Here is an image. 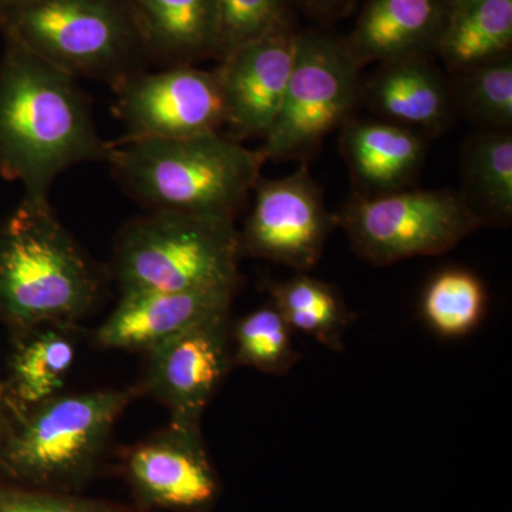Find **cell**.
Returning <instances> with one entry per match:
<instances>
[{"label":"cell","mask_w":512,"mask_h":512,"mask_svg":"<svg viewBox=\"0 0 512 512\" xmlns=\"http://www.w3.org/2000/svg\"><path fill=\"white\" fill-rule=\"evenodd\" d=\"M0 30L70 76L111 89L153 64L131 0H39L0 20Z\"/></svg>","instance_id":"277c9868"},{"label":"cell","mask_w":512,"mask_h":512,"mask_svg":"<svg viewBox=\"0 0 512 512\" xmlns=\"http://www.w3.org/2000/svg\"><path fill=\"white\" fill-rule=\"evenodd\" d=\"M113 92L114 114L126 127L121 138L173 140L224 127V100L215 70L195 64L144 70Z\"/></svg>","instance_id":"9c48e42d"},{"label":"cell","mask_w":512,"mask_h":512,"mask_svg":"<svg viewBox=\"0 0 512 512\" xmlns=\"http://www.w3.org/2000/svg\"><path fill=\"white\" fill-rule=\"evenodd\" d=\"M487 308L481 279L466 269L450 268L434 276L421 298V315L437 335L461 338L477 328Z\"/></svg>","instance_id":"cb8c5ba5"},{"label":"cell","mask_w":512,"mask_h":512,"mask_svg":"<svg viewBox=\"0 0 512 512\" xmlns=\"http://www.w3.org/2000/svg\"><path fill=\"white\" fill-rule=\"evenodd\" d=\"M252 192L254 207L239 234L242 251L296 272L311 271L336 221L306 165L288 177H261Z\"/></svg>","instance_id":"30bf717a"},{"label":"cell","mask_w":512,"mask_h":512,"mask_svg":"<svg viewBox=\"0 0 512 512\" xmlns=\"http://www.w3.org/2000/svg\"><path fill=\"white\" fill-rule=\"evenodd\" d=\"M124 478L141 511H210L221 494L220 477L208 456L201 427L167 429L128 448Z\"/></svg>","instance_id":"8fae6325"},{"label":"cell","mask_w":512,"mask_h":512,"mask_svg":"<svg viewBox=\"0 0 512 512\" xmlns=\"http://www.w3.org/2000/svg\"><path fill=\"white\" fill-rule=\"evenodd\" d=\"M335 221L356 254L377 266L444 254L484 227L460 191L416 188L375 197L353 192Z\"/></svg>","instance_id":"ba28073f"},{"label":"cell","mask_w":512,"mask_h":512,"mask_svg":"<svg viewBox=\"0 0 512 512\" xmlns=\"http://www.w3.org/2000/svg\"><path fill=\"white\" fill-rule=\"evenodd\" d=\"M293 0H218L217 57L291 28Z\"/></svg>","instance_id":"484cf974"},{"label":"cell","mask_w":512,"mask_h":512,"mask_svg":"<svg viewBox=\"0 0 512 512\" xmlns=\"http://www.w3.org/2000/svg\"><path fill=\"white\" fill-rule=\"evenodd\" d=\"M161 69L217 57L218 0H131Z\"/></svg>","instance_id":"ac0fdd59"},{"label":"cell","mask_w":512,"mask_h":512,"mask_svg":"<svg viewBox=\"0 0 512 512\" xmlns=\"http://www.w3.org/2000/svg\"><path fill=\"white\" fill-rule=\"evenodd\" d=\"M461 195L484 225L512 218V133L478 130L461 154Z\"/></svg>","instance_id":"ffe728a7"},{"label":"cell","mask_w":512,"mask_h":512,"mask_svg":"<svg viewBox=\"0 0 512 512\" xmlns=\"http://www.w3.org/2000/svg\"><path fill=\"white\" fill-rule=\"evenodd\" d=\"M241 252L234 222L150 211L120 232L113 274L121 293L237 289Z\"/></svg>","instance_id":"5b68a950"},{"label":"cell","mask_w":512,"mask_h":512,"mask_svg":"<svg viewBox=\"0 0 512 512\" xmlns=\"http://www.w3.org/2000/svg\"><path fill=\"white\" fill-rule=\"evenodd\" d=\"M92 107L76 77L6 39L0 62V175L25 197L49 198L69 168L106 161Z\"/></svg>","instance_id":"6da1fadb"},{"label":"cell","mask_w":512,"mask_h":512,"mask_svg":"<svg viewBox=\"0 0 512 512\" xmlns=\"http://www.w3.org/2000/svg\"><path fill=\"white\" fill-rule=\"evenodd\" d=\"M512 0H450L436 56L448 74L511 53Z\"/></svg>","instance_id":"d6986e66"},{"label":"cell","mask_w":512,"mask_h":512,"mask_svg":"<svg viewBox=\"0 0 512 512\" xmlns=\"http://www.w3.org/2000/svg\"><path fill=\"white\" fill-rule=\"evenodd\" d=\"M362 103L377 119L437 137L456 120L450 77L433 57H409L377 66L362 80Z\"/></svg>","instance_id":"9a60e30c"},{"label":"cell","mask_w":512,"mask_h":512,"mask_svg":"<svg viewBox=\"0 0 512 512\" xmlns=\"http://www.w3.org/2000/svg\"><path fill=\"white\" fill-rule=\"evenodd\" d=\"M66 326L29 329V338L19 346L13 359V384L18 399L29 407L46 402L63 389L74 362L72 339Z\"/></svg>","instance_id":"7402d4cb"},{"label":"cell","mask_w":512,"mask_h":512,"mask_svg":"<svg viewBox=\"0 0 512 512\" xmlns=\"http://www.w3.org/2000/svg\"><path fill=\"white\" fill-rule=\"evenodd\" d=\"M138 393L57 394L37 404L3 448L0 466L28 488L69 493L92 476L114 424Z\"/></svg>","instance_id":"8992f818"},{"label":"cell","mask_w":512,"mask_h":512,"mask_svg":"<svg viewBox=\"0 0 512 512\" xmlns=\"http://www.w3.org/2000/svg\"><path fill=\"white\" fill-rule=\"evenodd\" d=\"M111 173L148 211L234 222L261 178L258 148L221 131L187 138H120L109 143Z\"/></svg>","instance_id":"7a4b0ae2"},{"label":"cell","mask_w":512,"mask_h":512,"mask_svg":"<svg viewBox=\"0 0 512 512\" xmlns=\"http://www.w3.org/2000/svg\"><path fill=\"white\" fill-rule=\"evenodd\" d=\"M0 512H144L140 508L90 500L59 491L0 487Z\"/></svg>","instance_id":"4316f807"},{"label":"cell","mask_w":512,"mask_h":512,"mask_svg":"<svg viewBox=\"0 0 512 512\" xmlns=\"http://www.w3.org/2000/svg\"><path fill=\"white\" fill-rule=\"evenodd\" d=\"M99 291L96 266L49 198H23L0 229V315L26 330L69 326Z\"/></svg>","instance_id":"3957f363"},{"label":"cell","mask_w":512,"mask_h":512,"mask_svg":"<svg viewBox=\"0 0 512 512\" xmlns=\"http://www.w3.org/2000/svg\"><path fill=\"white\" fill-rule=\"evenodd\" d=\"M423 134L382 119L353 117L340 128V151L355 194L365 197L413 188L427 154Z\"/></svg>","instance_id":"e0dca14e"},{"label":"cell","mask_w":512,"mask_h":512,"mask_svg":"<svg viewBox=\"0 0 512 512\" xmlns=\"http://www.w3.org/2000/svg\"><path fill=\"white\" fill-rule=\"evenodd\" d=\"M295 5L316 19H335L343 15L355 0H293Z\"/></svg>","instance_id":"83f0119b"},{"label":"cell","mask_w":512,"mask_h":512,"mask_svg":"<svg viewBox=\"0 0 512 512\" xmlns=\"http://www.w3.org/2000/svg\"><path fill=\"white\" fill-rule=\"evenodd\" d=\"M292 333L274 305L249 313L231 332L232 365L254 367L266 375H285L301 359Z\"/></svg>","instance_id":"d4e9b609"},{"label":"cell","mask_w":512,"mask_h":512,"mask_svg":"<svg viewBox=\"0 0 512 512\" xmlns=\"http://www.w3.org/2000/svg\"><path fill=\"white\" fill-rule=\"evenodd\" d=\"M362 80L343 39L325 30L298 32L284 103L258 148L264 160L312 156L326 137L355 117Z\"/></svg>","instance_id":"52a82bcc"},{"label":"cell","mask_w":512,"mask_h":512,"mask_svg":"<svg viewBox=\"0 0 512 512\" xmlns=\"http://www.w3.org/2000/svg\"><path fill=\"white\" fill-rule=\"evenodd\" d=\"M450 0H367L343 39L360 70L370 63L436 56Z\"/></svg>","instance_id":"2e32d148"},{"label":"cell","mask_w":512,"mask_h":512,"mask_svg":"<svg viewBox=\"0 0 512 512\" xmlns=\"http://www.w3.org/2000/svg\"><path fill=\"white\" fill-rule=\"evenodd\" d=\"M448 77L457 116L470 121L478 130L511 131V53Z\"/></svg>","instance_id":"603a6c76"},{"label":"cell","mask_w":512,"mask_h":512,"mask_svg":"<svg viewBox=\"0 0 512 512\" xmlns=\"http://www.w3.org/2000/svg\"><path fill=\"white\" fill-rule=\"evenodd\" d=\"M296 36L293 26L281 29L218 62L214 70L220 80L228 137L242 143L268 136L284 103Z\"/></svg>","instance_id":"4fadbf2b"},{"label":"cell","mask_w":512,"mask_h":512,"mask_svg":"<svg viewBox=\"0 0 512 512\" xmlns=\"http://www.w3.org/2000/svg\"><path fill=\"white\" fill-rule=\"evenodd\" d=\"M36 2H39V0H0V20L6 18L10 13L18 12V10Z\"/></svg>","instance_id":"f1b7e54d"},{"label":"cell","mask_w":512,"mask_h":512,"mask_svg":"<svg viewBox=\"0 0 512 512\" xmlns=\"http://www.w3.org/2000/svg\"><path fill=\"white\" fill-rule=\"evenodd\" d=\"M235 288L191 292H124L97 330L103 348L150 352L222 313H229Z\"/></svg>","instance_id":"5bb4252c"},{"label":"cell","mask_w":512,"mask_h":512,"mask_svg":"<svg viewBox=\"0 0 512 512\" xmlns=\"http://www.w3.org/2000/svg\"><path fill=\"white\" fill-rule=\"evenodd\" d=\"M148 353L140 393H148L170 412L171 424L201 427L205 407L232 366L229 313L175 336Z\"/></svg>","instance_id":"7c38bea8"},{"label":"cell","mask_w":512,"mask_h":512,"mask_svg":"<svg viewBox=\"0 0 512 512\" xmlns=\"http://www.w3.org/2000/svg\"><path fill=\"white\" fill-rule=\"evenodd\" d=\"M272 305L292 330L311 336L322 346L340 352L343 336L355 320L335 286L298 272L288 281L268 285Z\"/></svg>","instance_id":"44dd1931"}]
</instances>
